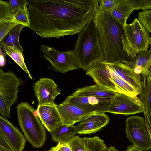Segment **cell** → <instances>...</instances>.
Instances as JSON below:
<instances>
[{"label":"cell","mask_w":151,"mask_h":151,"mask_svg":"<svg viewBox=\"0 0 151 151\" xmlns=\"http://www.w3.org/2000/svg\"><path fill=\"white\" fill-rule=\"evenodd\" d=\"M23 81L11 71L0 70V113L6 119L10 116L12 106L17 101L19 87Z\"/></svg>","instance_id":"cell-6"},{"label":"cell","mask_w":151,"mask_h":151,"mask_svg":"<svg viewBox=\"0 0 151 151\" xmlns=\"http://www.w3.org/2000/svg\"><path fill=\"white\" fill-rule=\"evenodd\" d=\"M52 141L57 144L66 143L78 133L76 126L62 125L50 132Z\"/></svg>","instance_id":"cell-20"},{"label":"cell","mask_w":151,"mask_h":151,"mask_svg":"<svg viewBox=\"0 0 151 151\" xmlns=\"http://www.w3.org/2000/svg\"><path fill=\"white\" fill-rule=\"evenodd\" d=\"M83 138L84 151H104L107 148L104 140L96 136L91 138Z\"/></svg>","instance_id":"cell-25"},{"label":"cell","mask_w":151,"mask_h":151,"mask_svg":"<svg viewBox=\"0 0 151 151\" xmlns=\"http://www.w3.org/2000/svg\"><path fill=\"white\" fill-rule=\"evenodd\" d=\"M96 84L118 92L114 84L111 80L110 72L105 60L94 62L85 70Z\"/></svg>","instance_id":"cell-12"},{"label":"cell","mask_w":151,"mask_h":151,"mask_svg":"<svg viewBox=\"0 0 151 151\" xmlns=\"http://www.w3.org/2000/svg\"><path fill=\"white\" fill-rule=\"evenodd\" d=\"M150 45L151 46V37H150Z\"/></svg>","instance_id":"cell-43"},{"label":"cell","mask_w":151,"mask_h":151,"mask_svg":"<svg viewBox=\"0 0 151 151\" xmlns=\"http://www.w3.org/2000/svg\"><path fill=\"white\" fill-rule=\"evenodd\" d=\"M0 147L8 151H14L8 141L3 134L0 132Z\"/></svg>","instance_id":"cell-34"},{"label":"cell","mask_w":151,"mask_h":151,"mask_svg":"<svg viewBox=\"0 0 151 151\" xmlns=\"http://www.w3.org/2000/svg\"><path fill=\"white\" fill-rule=\"evenodd\" d=\"M28 27L41 38L78 34L93 18L88 0H27Z\"/></svg>","instance_id":"cell-1"},{"label":"cell","mask_w":151,"mask_h":151,"mask_svg":"<svg viewBox=\"0 0 151 151\" xmlns=\"http://www.w3.org/2000/svg\"><path fill=\"white\" fill-rule=\"evenodd\" d=\"M63 125H73L80 122L85 117L92 114L88 113L75 105L62 103L56 104Z\"/></svg>","instance_id":"cell-16"},{"label":"cell","mask_w":151,"mask_h":151,"mask_svg":"<svg viewBox=\"0 0 151 151\" xmlns=\"http://www.w3.org/2000/svg\"><path fill=\"white\" fill-rule=\"evenodd\" d=\"M19 24L24 25L22 23L15 19L0 21V41L11 29Z\"/></svg>","instance_id":"cell-28"},{"label":"cell","mask_w":151,"mask_h":151,"mask_svg":"<svg viewBox=\"0 0 151 151\" xmlns=\"http://www.w3.org/2000/svg\"><path fill=\"white\" fill-rule=\"evenodd\" d=\"M139 95L144 107V116L151 129V77H143Z\"/></svg>","instance_id":"cell-19"},{"label":"cell","mask_w":151,"mask_h":151,"mask_svg":"<svg viewBox=\"0 0 151 151\" xmlns=\"http://www.w3.org/2000/svg\"><path fill=\"white\" fill-rule=\"evenodd\" d=\"M15 19L22 23L27 27L29 26L30 21L27 4L19 7L14 16Z\"/></svg>","instance_id":"cell-27"},{"label":"cell","mask_w":151,"mask_h":151,"mask_svg":"<svg viewBox=\"0 0 151 151\" xmlns=\"http://www.w3.org/2000/svg\"><path fill=\"white\" fill-rule=\"evenodd\" d=\"M0 151H8L0 147Z\"/></svg>","instance_id":"cell-41"},{"label":"cell","mask_w":151,"mask_h":151,"mask_svg":"<svg viewBox=\"0 0 151 151\" xmlns=\"http://www.w3.org/2000/svg\"><path fill=\"white\" fill-rule=\"evenodd\" d=\"M6 64L5 57L2 54H0V65L1 67L4 66Z\"/></svg>","instance_id":"cell-36"},{"label":"cell","mask_w":151,"mask_h":151,"mask_svg":"<svg viewBox=\"0 0 151 151\" xmlns=\"http://www.w3.org/2000/svg\"><path fill=\"white\" fill-rule=\"evenodd\" d=\"M110 119L104 113H95L83 119L76 126L78 134H82L95 133L105 126Z\"/></svg>","instance_id":"cell-14"},{"label":"cell","mask_w":151,"mask_h":151,"mask_svg":"<svg viewBox=\"0 0 151 151\" xmlns=\"http://www.w3.org/2000/svg\"><path fill=\"white\" fill-rule=\"evenodd\" d=\"M57 151H61L60 150H59L58 148L57 147Z\"/></svg>","instance_id":"cell-44"},{"label":"cell","mask_w":151,"mask_h":151,"mask_svg":"<svg viewBox=\"0 0 151 151\" xmlns=\"http://www.w3.org/2000/svg\"><path fill=\"white\" fill-rule=\"evenodd\" d=\"M126 151H143V150L138 149L134 145L129 146L127 148Z\"/></svg>","instance_id":"cell-37"},{"label":"cell","mask_w":151,"mask_h":151,"mask_svg":"<svg viewBox=\"0 0 151 151\" xmlns=\"http://www.w3.org/2000/svg\"><path fill=\"white\" fill-rule=\"evenodd\" d=\"M98 31L100 42L105 56L108 63H122L126 64L133 61L123 50L122 36L124 26L116 20L110 12L97 9L93 20Z\"/></svg>","instance_id":"cell-2"},{"label":"cell","mask_w":151,"mask_h":151,"mask_svg":"<svg viewBox=\"0 0 151 151\" xmlns=\"http://www.w3.org/2000/svg\"><path fill=\"white\" fill-rule=\"evenodd\" d=\"M138 16L141 24L151 33V9L139 12Z\"/></svg>","instance_id":"cell-29"},{"label":"cell","mask_w":151,"mask_h":151,"mask_svg":"<svg viewBox=\"0 0 151 151\" xmlns=\"http://www.w3.org/2000/svg\"><path fill=\"white\" fill-rule=\"evenodd\" d=\"M67 143L70 147L71 151H84L85 143L83 138L76 136Z\"/></svg>","instance_id":"cell-30"},{"label":"cell","mask_w":151,"mask_h":151,"mask_svg":"<svg viewBox=\"0 0 151 151\" xmlns=\"http://www.w3.org/2000/svg\"><path fill=\"white\" fill-rule=\"evenodd\" d=\"M58 148L61 151H71V150L67 143L57 144L56 145Z\"/></svg>","instance_id":"cell-35"},{"label":"cell","mask_w":151,"mask_h":151,"mask_svg":"<svg viewBox=\"0 0 151 151\" xmlns=\"http://www.w3.org/2000/svg\"><path fill=\"white\" fill-rule=\"evenodd\" d=\"M18 122L26 139L34 148L42 147L46 140V131L34 108L27 102L17 107Z\"/></svg>","instance_id":"cell-4"},{"label":"cell","mask_w":151,"mask_h":151,"mask_svg":"<svg viewBox=\"0 0 151 151\" xmlns=\"http://www.w3.org/2000/svg\"><path fill=\"white\" fill-rule=\"evenodd\" d=\"M112 98H102L71 95L62 103L76 106L91 113L108 112Z\"/></svg>","instance_id":"cell-10"},{"label":"cell","mask_w":151,"mask_h":151,"mask_svg":"<svg viewBox=\"0 0 151 151\" xmlns=\"http://www.w3.org/2000/svg\"><path fill=\"white\" fill-rule=\"evenodd\" d=\"M14 16L9 2L0 0V21L14 20Z\"/></svg>","instance_id":"cell-26"},{"label":"cell","mask_w":151,"mask_h":151,"mask_svg":"<svg viewBox=\"0 0 151 151\" xmlns=\"http://www.w3.org/2000/svg\"><path fill=\"white\" fill-rule=\"evenodd\" d=\"M133 10L143 11L151 9V0H128Z\"/></svg>","instance_id":"cell-31"},{"label":"cell","mask_w":151,"mask_h":151,"mask_svg":"<svg viewBox=\"0 0 151 151\" xmlns=\"http://www.w3.org/2000/svg\"><path fill=\"white\" fill-rule=\"evenodd\" d=\"M134 73L137 74H141L142 70V68L138 66H136L133 68Z\"/></svg>","instance_id":"cell-38"},{"label":"cell","mask_w":151,"mask_h":151,"mask_svg":"<svg viewBox=\"0 0 151 151\" xmlns=\"http://www.w3.org/2000/svg\"><path fill=\"white\" fill-rule=\"evenodd\" d=\"M114 151H119V150H117V149H116L115 148H114Z\"/></svg>","instance_id":"cell-42"},{"label":"cell","mask_w":151,"mask_h":151,"mask_svg":"<svg viewBox=\"0 0 151 151\" xmlns=\"http://www.w3.org/2000/svg\"><path fill=\"white\" fill-rule=\"evenodd\" d=\"M111 80L114 84L118 92L132 96H138L140 92L132 86L121 77L109 70Z\"/></svg>","instance_id":"cell-24"},{"label":"cell","mask_w":151,"mask_h":151,"mask_svg":"<svg viewBox=\"0 0 151 151\" xmlns=\"http://www.w3.org/2000/svg\"><path fill=\"white\" fill-rule=\"evenodd\" d=\"M122 39L123 50L133 58L139 52L148 50L150 45L149 32L137 18L124 26Z\"/></svg>","instance_id":"cell-5"},{"label":"cell","mask_w":151,"mask_h":151,"mask_svg":"<svg viewBox=\"0 0 151 151\" xmlns=\"http://www.w3.org/2000/svg\"><path fill=\"white\" fill-rule=\"evenodd\" d=\"M0 132L8 141L14 151H22L26 143L22 133L7 119L0 116Z\"/></svg>","instance_id":"cell-13"},{"label":"cell","mask_w":151,"mask_h":151,"mask_svg":"<svg viewBox=\"0 0 151 151\" xmlns=\"http://www.w3.org/2000/svg\"><path fill=\"white\" fill-rule=\"evenodd\" d=\"M9 2L12 12L14 15L20 6L27 4L26 0H10Z\"/></svg>","instance_id":"cell-33"},{"label":"cell","mask_w":151,"mask_h":151,"mask_svg":"<svg viewBox=\"0 0 151 151\" xmlns=\"http://www.w3.org/2000/svg\"><path fill=\"white\" fill-rule=\"evenodd\" d=\"M144 111L143 104L138 96H132L116 92L108 112L129 115L144 112Z\"/></svg>","instance_id":"cell-9"},{"label":"cell","mask_w":151,"mask_h":151,"mask_svg":"<svg viewBox=\"0 0 151 151\" xmlns=\"http://www.w3.org/2000/svg\"><path fill=\"white\" fill-rule=\"evenodd\" d=\"M116 92L96 84L77 89L71 95L102 98H112Z\"/></svg>","instance_id":"cell-18"},{"label":"cell","mask_w":151,"mask_h":151,"mask_svg":"<svg viewBox=\"0 0 151 151\" xmlns=\"http://www.w3.org/2000/svg\"><path fill=\"white\" fill-rule=\"evenodd\" d=\"M108 69L117 74L139 92L142 89L141 75L135 73L133 69L122 63H108L105 61Z\"/></svg>","instance_id":"cell-17"},{"label":"cell","mask_w":151,"mask_h":151,"mask_svg":"<svg viewBox=\"0 0 151 151\" xmlns=\"http://www.w3.org/2000/svg\"><path fill=\"white\" fill-rule=\"evenodd\" d=\"M36 112L42 124L49 132L63 125L56 104L38 106Z\"/></svg>","instance_id":"cell-15"},{"label":"cell","mask_w":151,"mask_h":151,"mask_svg":"<svg viewBox=\"0 0 151 151\" xmlns=\"http://www.w3.org/2000/svg\"><path fill=\"white\" fill-rule=\"evenodd\" d=\"M77 34L74 50L79 68L85 71L94 62L105 60L99 33L93 21L87 23Z\"/></svg>","instance_id":"cell-3"},{"label":"cell","mask_w":151,"mask_h":151,"mask_svg":"<svg viewBox=\"0 0 151 151\" xmlns=\"http://www.w3.org/2000/svg\"><path fill=\"white\" fill-rule=\"evenodd\" d=\"M0 54L4 57L8 55L28 75L29 78L33 80L31 74L25 63L22 53L19 50L11 46H0Z\"/></svg>","instance_id":"cell-22"},{"label":"cell","mask_w":151,"mask_h":151,"mask_svg":"<svg viewBox=\"0 0 151 151\" xmlns=\"http://www.w3.org/2000/svg\"><path fill=\"white\" fill-rule=\"evenodd\" d=\"M25 27H27L22 24L15 27L0 41V46H11L18 49L23 53L24 50L19 43V37L22 29Z\"/></svg>","instance_id":"cell-23"},{"label":"cell","mask_w":151,"mask_h":151,"mask_svg":"<svg viewBox=\"0 0 151 151\" xmlns=\"http://www.w3.org/2000/svg\"><path fill=\"white\" fill-rule=\"evenodd\" d=\"M115 147L113 146H110L106 148L104 151H114Z\"/></svg>","instance_id":"cell-39"},{"label":"cell","mask_w":151,"mask_h":151,"mask_svg":"<svg viewBox=\"0 0 151 151\" xmlns=\"http://www.w3.org/2000/svg\"><path fill=\"white\" fill-rule=\"evenodd\" d=\"M132 116L126 120L127 137L136 147L142 150L151 149V130L146 117Z\"/></svg>","instance_id":"cell-7"},{"label":"cell","mask_w":151,"mask_h":151,"mask_svg":"<svg viewBox=\"0 0 151 151\" xmlns=\"http://www.w3.org/2000/svg\"><path fill=\"white\" fill-rule=\"evenodd\" d=\"M33 88L38 106L55 104V98L61 93L54 80L47 78H40L35 83Z\"/></svg>","instance_id":"cell-11"},{"label":"cell","mask_w":151,"mask_h":151,"mask_svg":"<svg viewBox=\"0 0 151 151\" xmlns=\"http://www.w3.org/2000/svg\"><path fill=\"white\" fill-rule=\"evenodd\" d=\"M57 147L56 146L55 147H52L47 151H57Z\"/></svg>","instance_id":"cell-40"},{"label":"cell","mask_w":151,"mask_h":151,"mask_svg":"<svg viewBox=\"0 0 151 151\" xmlns=\"http://www.w3.org/2000/svg\"><path fill=\"white\" fill-rule=\"evenodd\" d=\"M118 0H99L98 10L111 12L117 5Z\"/></svg>","instance_id":"cell-32"},{"label":"cell","mask_w":151,"mask_h":151,"mask_svg":"<svg viewBox=\"0 0 151 151\" xmlns=\"http://www.w3.org/2000/svg\"><path fill=\"white\" fill-rule=\"evenodd\" d=\"M133 11L128 0H118L117 5L110 13L124 26L127 24V19Z\"/></svg>","instance_id":"cell-21"},{"label":"cell","mask_w":151,"mask_h":151,"mask_svg":"<svg viewBox=\"0 0 151 151\" xmlns=\"http://www.w3.org/2000/svg\"><path fill=\"white\" fill-rule=\"evenodd\" d=\"M40 47L43 57L50 63L54 71L63 73L79 68L74 50L62 52L45 45Z\"/></svg>","instance_id":"cell-8"}]
</instances>
